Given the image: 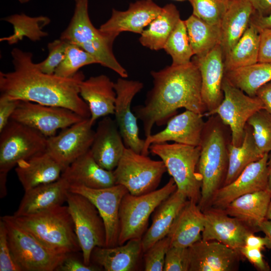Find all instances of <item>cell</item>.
I'll list each match as a JSON object with an SVG mask.
<instances>
[{
    "instance_id": "5",
    "label": "cell",
    "mask_w": 271,
    "mask_h": 271,
    "mask_svg": "<svg viewBox=\"0 0 271 271\" xmlns=\"http://www.w3.org/2000/svg\"><path fill=\"white\" fill-rule=\"evenodd\" d=\"M75 4L73 15L60 38L78 46L93 57L98 64L126 78V70L117 60L112 51L117 37L104 33L94 27L88 15V0Z\"/></svg>"
},
{
    "instance_id": "56",
    "label": "cell",
    "mask_w": 271,
    "mask_h": 271,
    "mask_svg": "<svg viewBox=\"0 0 271 271\" xmlns=\"http://www.w3.org/2000/svg\"><path fill=\"white\" fill-rule=\"evenodd\" d=\"M7 174L0 173V196L4 197L7 194Z\"/></svg>"
},
{
    "instance_id": "33",
    "label": "cell",
    "mask_w": 271,
    "mask_h": 271,
    "mask_svg": "<svg viewBox=\"0 0 271 271\" xmlns=\"http://www.w3.org/2000/svg\"><path fill=\"white\" fill-rule=\"evenodd\" d=\"M181 20L176 6L173 4L162 7L160 14L141 34L139 41L142 46L154 51L163 49L169 36Z\"/></svg>"
},
{
    "instance_id": "31",
    "label": "cell",
    "mask_w": 271,
    "mask_h": 271,
    "mask_svg": "<svg viewBox=\"0 0 271 271\" xmlns=\"http://www.w3.org/2000/svg\"><path fill=\"white\" fill-rule=\"evenodd\" d=\"M187 200L184 194L176 190L157 207L152 223L142 237L143 253L167 236L174 220Z\"/></svg>"
},
{
    "instance_id": "58",
    "label": "cell",
    "mask_w": 271,
    "mask_h": 271,
    "mask_svg": "<svg viewBox=\"0 0 271 271\" xmlns=\"http://www.w3.org/2000/svg\"><path fill=\"white\" fill-rule=\"evenodd\" d=\"M265 218L266 219L271 220V201L269 203L268 208H267Z\"/></svg>"
},
{
    "instance_id": "11",
    "label": "cell",
    "mask_w": 271,
    "mask_h": 271,
    "mask_svg": "<svg viewBox=\"0 0 271 271\" xmlns=\"http://www.w3.org/2000/svg\"><path fill=\"white\" fill-rule=\"evenodd\" d=\"M0 133V173L8 174L19 162L46 150L47 138L18 121L10 119Z\"/></svg>"
},
{
    "instance_id": "43",
    "label": "cell",
    "mask_w": 271,
    "mask_h": 271,
    "mask_svg": "<svg viewBox=\"0 0 271 271\" xmlns=\"http://www.w3.org/2000/svg\"><path fill=\"white\" fill-rule=\"evenodd\" d=\"M170 246V240L167 236L157 241L144 252V270H163L166 254Z\"/></svg>"
},
{
    "instance_id": "41",
    "label": "cell",
    "mask_w": 271,
    "mask_h": 271,
    "mask_svg": "<svg viewBox=\"0 0 271 271\" xmlns=\"http://www.w3.org/2000/svg\"><path fill=\"white\" fill-rule=\"evenodd\" d=\"M232 0H190L194 15L212 25L221 26Z\"/></svg>"
},
{
    "instance_id": "42",
    "label": "cell",
    "mask_w": 271,
    "mask_h": 271,
    "mask_svg": "<svg viewBox=\"0 0 271 271\" xmlns=\"http://www.w3.org/2000/svg\"><path fill=\"white\" fill-rule=\"evenodd\" d=\"M252 128L255 143L264 155L271 151V115L264 109L254 113L248 120Z\"/></svg>"
},
{
    "instance_id": "59",
    "label": "cell",
    "mask_w": 271,
    "mask_h": 271,
    "mask_svg": "<svg viewBox=\"0 0 271 271\" xmlns=\"http://www.w3.org/2000/svg\"><path fill=\"white\" fill-rule=\"evenodd\" d=\"M20 3L22 4L26 3L28 2L30 0H18Z\"/></svg>"
},
{
    "instance_id": "22",
    "label": "cell",
    "mask_w": 271,
    "mask_h": 271,
    "mask_svg": "<svg viewBox=\"0 0 271 271\" xmlns=\"http://www.w3.org/2000/svg\"><path fill=\"white\" fill-rule=\"evenodd\" d=\"M162 7L152 0H139L130 4L126 11L112 9L110 18L99 30L117 37L121 32L141 34L145 28L161 13Z\"/></svg>"
},
{
    "instance_id": "10",
    "label": "cell",
    "mask_w": 271,
    "mask_h": 271,
    "mask_svg": "<svg viewBox=\"0 0 271 271\" xmlns=\"http://www.w3.org/2000/svg\"><path fill=\"white\" fill-rule=\"evenodd\" d=\"M66 202L74 223L82 259L85 264H90L93 249L106 246L104 222L94 205L84 196L69 191Z\"/></svg>"
},
{
    "instance_id": "27",
    "label": "cell",
    "mask_w": 271,
    "mask_h": 271,
    "mask_svg": "<svg viewBox=\"0 0 271 271\" xmlns=\"http://www.w3.org/2000/svg\"><path fill=\"white\" fill-rule=\"evenodd\" d=\"M63 171L62 166L46 150L19 162L15 168L25 191L58 180Z\"/></svg>"
},
{
    "instance_id": "7",
    "label": "cell",
    "mask_w": 271,
    "mask_h": 271,
    "mask_svg": "<svg viewBox=\"0 0 271 271\" xmlns=\"http://www.w3.org/2000/svg\"><path fill=\"white\" fill-rule=\"evenodd\" d=\"M176 190V184L171 178L163 187L150 193L136 196L127 192L119 207L118 245L131 239L142 238L151 214Z\"/></svg>"
},
{
    "instance_id": "50",
    "label": "cell",
    "mask_w": 271,
    "mask_h": 271,
    "mask_svg": "<svg viewBox=\"0 0 271 271\" xmlns=\"http://www.w3.org/2000/svg\"><path fill=\"white\" fill-rule=\"evenodd\" d=\"M258 62L271 64V29L259 31Z\"/></svg>"
},
{
    "instance_id": "28",
    "label": "cell",
    "mask_w": 271,
    "mask_h": 271,
    "mask_svg": "<svg viewBox=\"0 0 271 271\" xmlns=\"http://www.w3.org/2000/svg\"><path fill=\"white\" fill-rule=\"evenodd\" d=\"M61 177L70 185L100 189L115 185L113 171L100 167L94 159L90 150L66 167Z\"/></svg>"
},
{
    "instance_id": "21",
    "label": "cell",
    "mask_w": 271,
    "mask_h": 271,
    "mask_svg": "<svg viewBox=\"0 0 271 271\" xmlns=\"http://www.w3.org/2000/svg\"><path fill=\"white\" fill-rule=\"evenodd\" d=\"M224 58L222 48L218 45L206 55L195 56L193 59L201 75V94L207 110L206 113L216 109L223 99L222 86L225 76Z\"/></svg>"
},
{
    "instance_id": "38",
    "label": "cell",
    "mask_w": 271,
    "mask_h": 271,
    "mask_svg": "<svg viewBox=\"0 0 271 271\" xmlns=\"http://www.w3.org/2000/svg\"><path fill=\"white\" fill-rule=\"evenodd\" d=\"M2 20L11 24L13 33L1 38V42L7 41L10 45L17 43L27 37L33 42L39 41L48 35L43 29L50 23V19L45 16L30 17L25 14H14Z\"/></svg>"
},
{
    "instance_id": "23",
    "label": "cell",
    "mask_w": 271,
    "mask_h": 271,
    "mask_svg": "<svg viewBox=\"0 0 271 271\" xmlns=\"http://www.w3.org/2000/svg\"><path fill=\"white\" fill-rule=\"evenodd\" d=\"M126 147L115 120L104 116L98 123L90 151L102 168L113 171Z\"/></svg>"
},
{
    "instance_id": "53",
    "label": "cell",
    "mask_w": 271,
    "mask_h": 271,
    "mask_svg": "<svg viewBox=\"0 0 271 271\" xmlns=\"http://www.w3.org/2000/svg\"><path fill=\"white\" fill-rule=\"evenodd\" d=\"M250 23L260 31L264 29H271V12L266 16H261L253 13L250 20Z\"/></svg>"
},
{
    "instance_id": "4",
    "label": "cell",
    "mask_w": 271,
    "mask_h": 271,
    "mask_svg": "<svg viewBox=\"0 0 271 271\" xmlns=\"http://www.w3.org/2000/svg\"><path fill=\"white\" fill-rule=\"evenodd\" d=\"M15 220L44 245L59 253H74L81 250L74 223L67 206L59 205Z\"/></svg>"
},
{
    "instance_id": "60",
    "label": "cell",
    "mask_w": 271,
    "mask_h": 271,
    "mask_svg": "<svg viewBox=\"0 0 271 271\" xmlns=\"http://www.w3.org/2000/svg\"><path fill=\"white\" fill-rule=\"evenodd\" d=\"M177 1H180V2H184V1H190V0H175Z\"/></svg>"
},
{
    "instance_id": "29",
    "label": "cell",
    "mask_w": 271,
    "mask_h": 271,
    "mask_svg": "<svg viewBox=\"0 0 271 271\" xmlns=\"http://www.w3.org/2000/svg\"><path fill=\"white\" fill-rule=\"evenodd\" d=\"M205 216L198 204L187 200L167 235L171 246L189 247L202 239Z\"/></svg>"
},
{
    "instance_id": "3",
    "label": "cell",
    "mask_w": 271,
    "mask_h": 271,
    "mask_svg": "<svg viewBox=\"0 0 271 271\" xmlns=\"http://www.w3.org/2000/svg\"><path fill=\"white\" fill-rule=\"evenodd\" d=\"M229 127L216 115L209 116L202 131L197 172L202 180L198 205L203 211L209 206L216 191L224 183L228 167Z\"/></svg>"
},
{
    "instance_id": "39",
    "label": "cell",
    "mask_w": 271,
    "mask_h": 271,
    "mask_svg": "<svg viewBox=\"0 0 271 271\" xmlns=\"http://www.w3.org/2000/svg\"><path fill=\"white\" fill-rule=\"evenodd\" d=\"M163 49L172 59L173 65H183L191 61L194 56L184 21L180 20L167 39Z\"/></svg>"
},
{
    "instance_id": "45",
    "label": "cell",
    "mask_w": 271,
    "mask_h": 271,
    "mask_svg": "<svg viewBox=\"0 0 271 271\" xmlns=\"http://www.w3.org/2000/svg\"><path fill=\"white\" fill-rule=\"evenodd\" d=\"M189 247L171 246L165 259L164 271H189Z\"/></svg>"
},
{
    "instance_id": "9",
    "label": "cell",
    "mask_w": 271,
    "mask_h": 271,
    "mask_svg": "<svg viewBox=\"0 0 271 271\" xmlns=\"http://www.w3.org/2000/svg\"><path fill=\"white\" fill-rule=\"evenodd\" d=\"M167 169L164 162L125 148L113 171L115 184L125 187L133 195L150 193L157 188Z\"/></svg>"
},
{
    "instance_id": "55",
    "label": "cell",
    "mask_w": 271,
    "mask_h": 271,
    "mask_svg": "<svg viewBox=\"0 0 271 271\" xmlns=\"http://www.w3.org/2000/svg\"><path fill=\"white\" fill-rule=\"evenodd\" d=\"M259 230L265 234L271 243V220L266 218L263 220L259 225Z\"/></svg>"
},
{
    "instance_id": "54",
    "label": "cell",
    "mask_w": 271,
    "mask_h": 271,
    "mask_svg": "<svg viewBox=\"0 0 271 271\" xmlns=\"http://www.w3.org/2000/svg\"><path fill=\"white\" fill-rule=\"evenodd\" d=\"M255 13L261 16H266L271 12V0H248Z\"/></svg>"
},
{
    "instance_id": "25",
    "label": "cell",
    "mask_w": 271,
    "mask_h": 271,
    "mask_svg": "<svg viewBox=\"0 0 271 271\" xmlns=\"http://www.w3.org/2000/svg\"><path fill=\"white\" fill-rule=\"evenodd\" d=\"M70 186L61 177L54 182L42 184L25 191L19 206L13 215L35 214L63 205L66 202Z\"/></svg>"
},
{
    "instance_id": "51",
    "label": "cell",
    "mask_w": 271,
    "mask_h": 271,
    "mask_svg": "<svg viewBox=\"0 0 271 271\" xmlns=\"http://www.w3.org/2000/svg\"><path fill=\"white\" fill-rule=\"evenodd\" d=\"M245 245L261 250L265 248H271L270 241L266 236L260 237L255 235L254 233H251L246 237Z\"/></svg>"
},
{
    "instance_id": "26",
    "label": "cell",
    "mask_w": 271,
    "mask_h": 271,
    "mask_svg": "<svg viewBox=\"0 0 271 271\" xmlns=\"http://www.w3.org/2000/svg\"><path fill=\"white\" fill-rule=\"evenodd\" d=\"M142 253V238H133L113 247H95L91 262L106 271H132L137 268Z\"/></svg>"
},
{
    "instance_id": "52",
    "label": "cell",
    "mask_w": 271,
    "mask_h": 271,
    "mask_svg": "<svg viewBox=\"0 0 271 271\" xmlns=\"http://www.w3.org/2000/svg\"><path fill=\"white\" fill-rule=\"evenodd\" d=\"M255 96L262 102L264 109L271 115V81L261 86Z\"/></svg>"
},
{
    "instance_id": "30",
    "label": "cell",
    "mask_w": 271,
    "mask_h": 271,
    "mask_svg": "<svg viewBox=\"0 0 271 271\" xmlns=\"http://www.w3.org/2000/svg\"><path fill=\"white\" fill-rule=\"evenodd\" d=\"M270 201L271 192L267 189L242 195L230 202L224 210L255 233L260 231L259 225L265 219Z\"/></svg>"
},
{
    "instance_id": "8",
    "label": "cell",
    "mask_w": 271,
    "mask_h": 271,
    "mask_svg": "<svg viewBox=\"0 0 271 271\" xmlns=\"http://www.w3.org/2000/svg\"><path fill=\"white\" fill-rule=\"evenodd\" d=\"M1 219L5 225L14 257L22 271H55L68 254L57 253L44 245L12 215Z\"/></svg>"
},
{
    "instance_id": "24",
    "label": "cell",
    "mask_w": 271,
    "mask_h": 271,
    "mask_svg": "<svg viewBox=\"0 0 271 271\" xmlns=\"http://www.w3.org/2000/svg\"><path fill=\"white\" fill-rule=\"evenodd\" d=\"M79 94L87 103L93 125L101 117L114 114L116 93L114 82L101 74L84 79L79 86Z\"/></svg>"
},
{
    "instance_id": "57",
    "label": "cell",
    "mask_w": 271,
    "mask_h": 271,
    "mask_svg": "<svg viewBox=\"0 0 271 271\" xmlns=\"http://www.w3.org/2000/svg\"><path fill=\"white\" fill-rule=\"evenodd\" d=\"M267 169L268 177L267 189L271 192V151L268 154Z\"/></svg>"
},
{
    "instance_id": "13",
    "label": "cell",
    "mask_w": 271,
    "mask_h": 271,
    "mask_svg": "<svg viewBox=\"0 0 271 271\" xmlns=\"http://www.w3.org/2000/svg\"><path fill=\"white\" fill-rule=\"evenodd\" d=\"M83 119L66 108L24 100H20L11 118L37 130L47 138Z\"/></svg>"
},
{
    "instance_id": "14",
    "label": "cell",
    "mask_w": 271,
    "mask_h": 271,
    "mask_svg": "<svg viewBox=\"0 0 271 271\" xmlns=\"http://www.w3.org/2000/svg\"><path fill=\"white\" fill-rule=\"evenodd\" d=\"M92 126L90 118H85L47 138L46 150L63 170L90 150L95 134Z\"/></svg>"
},
{
    "instance_id": "19",
    "label": "cell",
    "mask_w": 271,
    "mask_h": 271,
    "mask_svg": "<svg viewBox=\"0 0 271 271\" xmlns=\"http://www.w3.org/2000/svg\"><path fill=\"white\" fill-rule=\"evenodd\" d=\"M205 216L202 239L215 240L238 251L245 245L246 237L254 233L237 218L224 210L209 207L203 211Z\"/></svg>"
},
{
    "instance_id": "36",
    "label": "cell",
    "mask_w": 271,
    "mask_h": 271,
    "mask_svg": "<svg viewBox=\"0 0 271 271\" xmlns=\"http://www.w3.org/2000/svg\"><path fill=\"white\" fill-rule=\"evenodd\" d=\"M194 55H206L221 43V27L212 25L192 14L184 20Z\"/></svg>"
},
{
    "instance_id": "20",
    "label": "cell",
    "mask_w": 271,
    "mask_h": 271,
    "mask_svg": "<svg viewBox=\"0 0 271 271\" xmlns=\"http://www.w3.org/2000/svg\"><path fill=\"white\" fill-rule=\"evenodd\" d=\"M203 116L189 110L174 115L168 120L163 130L146 138L142 154L148 156L149 147L152 144L169 141L199 146L205 123Z\"/></svg>"
},
{
    "instance_id": "2",
    "label": "cell",
    "mask_w": 271,
    "mask_h": 271,
    "mask_svg": "<svg viewBox=\"0 0 271 271\" xmlns=\"http://www.w3.org/2000/svg\"><path fill=\"white\" fill-rule=\"evenodd\" d=\"M153 86L144 105L133 107V111L142 122L146 137L153 126H161L185 108L204 115L207 111L201 94V78L196 63L192 60L183 65H173L152 71Z\"/></svg>"
},
{
    "instance_id": "46",
    "label": "cell",
    "mask_w": 271,
    "mask_h": 271,
    "mask_svg": "<svg viewBox=\"0 0 271 271\" xmlns=\"http://www.w3.org/2000/svg\"><path fill=\"white\" fill-rule=\"evenodd\" d=\"M0 271H22L11 251L4 222L0 221Z\"/></svg>"
},
{
    "instance_id": "17",
    "label": "cell",
    "mask_w": 271,
    "mask_h": 271,
    "mask_svg": "<svg viewBox=\"0 0 271 271\" xmlns=\"http://www.w3.org/2000/svg\"><path fill=\"white\" fill-rule=\"evenodd\" d=\"M267 158L268 154L266 153L247 166L235 180L218 189L208 207L224 210L230 202L242 195L267 189Z\"/></svg>"
},
{
    "instance_id": "34",
    "label": "cell",
    "mask_w": 271,
    "mask_h": 271,
    "mask_svg": "<svg viewBox=\"0 0 271 271\" xmlns=\"http://www.w3.org/2000/svg\"><path fill=\"white\" fill-rule=\"evenodd\" d=\"M259 31L250 24L238 41L224 56L225 72L258 62Z\"/></svg>"
},
{
    "instance_id": "61",
    "label": "cell",
    "mask_w": 271,
    "mask_h": 271,
    "mask_svg": "<svg viewBox=\"0 0 271 271\" xmlns=\"http://www.w3.org/2000/svg\"><path fill=\"white\" fill-rule=\"evenodd\" d=\"M74 1H75V3H76L81 0H74Z\"/></svg>"
},
{
    "instance_id": "47",
    "label": "cell",
    "mask_w": 271,
    "mask_h": 271,
    "mask_svg": "<svg viewBox=\"0 0 271 271\" xmlns=\"http://www.w3.org/2000/svg\"><path fill=\"white\" fill-rule=\"evenodd\" d=\"M72 253L68 254L61 264L57 267L55 271H98L102 268L92 262L86 264L83 259L72 255Z\"/></svg>"
},
{
    "instance_id": "37",
    "label": "cell",
    "mask_w": 271,
    "mask_h": 271,
    "mask_svg": "<svg viewBox=\"0 0 271 271\" xmlns=\"http://www.w3.org/2000/svg\"><path fill=\"white\" fill-rule=\"evenodd\" d=\"M225 76L248 95L255 96L261 86L271 81V64L257 62L226 72Z\"/></svg>"
},
{
    "instance_id": "32",
    "label": "cell",
    "mask_w": 271,
    "mask_h": 271,
    "mask_svg": "<svg viewBox=\"0 0 271 271\" xmlns=\"http://www.w3.org/2000/svg\"><path fill=\"white\" fill-rule=\"evenodd\" d=\"M254 10L248 0H232L221 24V46L224 56L238 41L248 28Z\"/></svg>"
},
{
    "instance_id": "40",
    "label": "cell",
    "mask_w": 271,
    "mask_h": 271,
    "mask_svg": "<svg viewBox=\"0 0 271 271\" xmlns=\"http://www.w3.org/2000/svg\"><path fill=\"white\" fill-rule=\"evenodd\" d=\"M95 63H97L96 60L90 54L78 46L69 42L65 57L54 74L61 77H71L81 67Z\"/></svg>"
},
{
    "instance_id": "15",
    "label": "cell",
    "mask_w": 271,
    "mask_h": 271,
    "mask_svg": "<svg viewBox=\"0 0 271 271\" xmlns=\"http://www.w3.org/2000/svg\"><path fill=\"white\" fill-rule=\"evenodd\" d=\"M144 87V84L137 80L119 77L114 82L116 93L114 114L115 120L126 148L142 154L145 140L139 137L137 117L131 110L134 96Z\"/></svg>"
},
{
    "instance_id": "18",
    "label": "cell",
    "mask_w": 271,
    "mask_h": 271,
    "mask_svg": "<svg viewBox=\"0 0 271 271\" xmlns=\"http://www.w3.org/2000/svg\"><path fill=\"white\" fill-rule=\"evenodd\" d=\"M189 250V271H235L242 257L238 251L215 240L201 239Z\"/></svg>"
},
{
    "instance_id": "35",
    "label": "cell",
    "mask_w": 271,
    "mask_h": 271,
    "mask_svg": "<svg viewBox=\"0 0 271 271\" xmlns=\"http://www.w3.org/2000/svg\"><path fill=\"white\" fill-rule=\"evenodd\" d=\"M264 155L260 152L255 143L251 127L246 123L242 144L235 146L231 143L229 146L228 167L223 186L235 180L247 166Z\"/></svg>"
},
{
    "instance_id": "44",
    "label": "cell",
    "mask_w": 271,
    "mask_h": 271,
    "mask_svg": "<svg viewBox=\"0 0 271 271\" xmlns=\"http://www.w3.org/2000/svg\"><path fill=\"white\" fill-rule=\"evenodd\" d=\"M68 43V42L61 38L49 43L47 46L48 55L44 60L36 63L37 68L43 73L54 74L65 57Z\"/></svg>"
},
{
    "instance_id": "16",
    "label": "cell",
    "mask_w": 271,
    "mask_h": 271,
    "mask_svg": "<svg viewBox=\"0 0 271 271\" xmlns=\"http://www.w3.org/2000/svg\"><path fill=\"white\" fill-rule=\"evenodd\" d=\"M69 191L84 196L98 210L105 227V247L117 245L119 207L123 197L128 192L127 189L119 184L100 189L72 185L70 186Z\"/></svg>"
},
{
    "instance_id": "48",
    "label": "cell",
    "mask_w": 271,
    "mask_h": 271,
    "mask_svg": "<svg viewBox=\"0 0 271 271\" xmlns=\"http://www.w3.org/2000/svg\"><path fill=\"white\" fill-rule=\"evenodd\" d=\"M239 252L257 270H270V267L265 261L261 250L244 245Z\"/></svg>"
},
{
    "instance_id": "49",
    "label": "cell",
    "mask_w": 271,
    "mask_h": 271,
    "mask_svg": "<svg viewBox=\"0 0 271 271\" xmlns=\"http://www.w3.org/2000/svg\"><path fill=\"white\" fill-rule=\"evenodd\" d=\"M20 100L13 99L4 96H0V132L10 120L16 109Z\"/></svg>"
},
{
    "instance_id": "6",
    "label": "cell",
    "mask_w": 271,
    "mask_h": 271,
    "mask_svg": "<svg viewBox=\"0 0 271 271\" xmlns=\"http://www.w3.org/2000/svg\"><path fill=\"white\" fill-rule=\"evenodd\" d=\"M149 151L164 162L176 184L177 190L184 194L188 200L198 204L202 184L197 170L199 146L167 142L152 144Z\"/></svg>"
},
{
    "instance_id": "1",
    "label": "cell",
    "mask_w": 271,
    "mask_h": 271,
    "mask_svg": "<svg viewBox=\"0 0 271 271\" xmlns=\"http://www.w3.org/2000/svg\"><path fill=\"white\" fill-rule=\"evenodd\" d=\"M14 70L0 72L1 95L42 105L69 109L84 118L90 117L87 103L79 94L84 79L82 71L61 77L41 71L33 62V54L19 48L11 51Z\"/></svg>"
},
{
    "instance_id": "12",
    "label": "cell",
    "mask_w": 271,
    "mask_h": 271,
    "mask_svg": "<svg viewBox=\"0 0 271 271\" xmlns=\"http://www.w3.org/2000/svg\"><path fill=\"white\" fill-rule=\"evenodd\" d=\"M222 87L224 94L222 102L216 109L204 115H218L230 129L231 144L239 146L242 143L248 120L256 111L264 109V106L258 97L248 95L225 76Z\"/></svg>"
}]
</instances>
